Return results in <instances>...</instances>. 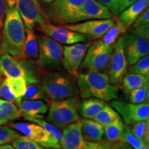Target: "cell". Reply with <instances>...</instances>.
I'll list each match as a JSON object with an SVG mask.
<instances>
[{
    "label": "cell",
    "instance_id": "obj_1",
    "mask_svg": "<svg viewBox=\"0 0 149 149\" xmlns=\"http://www.w3.org/2000/svg\"><path fill=\"white\" fill-rule=\"evenodd\" d=\"M77 87L82 99L97 98L111 101L118 98V88L112 84L104 72H86L77 74Z\"/></svg>",
    "mask_w": 149,
    "mask_h": 149
},
{
    "label": "cell",
    "instance_id": "obj_2",
    "mask_svg": "<svg viewBox=\"0 0 149 149\" xmlns=\"http://www.w3.org/2000/svg\"><path fill=\"white\" fill-rule=\"evenodd\" d=\"M26 39V29L16 8H8L1 32V52L17 59Z\"/></svg>",
    "mask_w": 149,
    "mask_h": 149
},
{
    "label": "cell",
    "instance_id": "obj_3",
    "mask_svg": "<svg viewBox=\"0 0 149 149\" xmlns=\"http://www.w3.org/2000/svg\"><path fill=\"white\" fill-rule=\"evenodd\" d=\"M49 101H59L76 97L79 94L77 85L66 74L52 72L43 77L40 82Z\"/></svg>",
    "mask_w": 149,
    "mask_h": 149
},
{
    "label": "cell",
    "instance_id": "obj_4",
    "mask_svg": "<svg viewBox=\"0 0 149 149\" xmlns=\"http://www.w3.org/2000/svg\"><path fill=\"white\" fill-rule=\"evenodd\" d=\"M124 51L129 65L149 53V24L133 28L124 35Z\"/></svg>",
    "mask_w": 149,
    "mask_h": 149
},
{
    "label": "cell",
    "instance_id": "obj_5",
    "mask_svg": "<svg viewBox=\"0 0 149 149\" xmlns=\"http://www.w3.org/2000/svg\"><path fill=\"white\" fill-rule=\"evenodd\" d=\"M78 104L79 100L76 97L53 102L48 110V122L59 128L77 122L80 120Z\"/></svg>",
    "mask_w": 149,
    "mask_h": 149
},
{
    "label": "cell",
    "instance_id": "obj_6",
    "mask_svg": "<svg viewBox=\"0 0 149 149\" xmlns=\"http://www.w3.org/2000/svg\"><path fill=\"white\" fill-rule=\"evenodd\" d=\"M114 46L107 47L101 41L97 40L88 48L81 64L86 72H104L109 70Z\"/></svg>",
    "mask_w": 149,
    "mask_h": 149
},
{
    "label": "cell",
    "instance_id": "obj_7",
    "mask_svg": "<svg viewBox=\"0 0 149 149\" xmlns=\"http://www.w3.org/2000/svg\"><path fill=\"white\" fill-rule=\"evenodd\" d=\"M39 62L47 69L58 68L62 64L64 47L60 43L45 35H39Z\"/></svg>",
    "mask_w": 149,
    "mask_h": 149
},
{
    "label": "cell",
    "instance_id": "obj_8",
    "mask_svg": "<svg viewBox=\"0 0 149 149\" xmlns=\"http://www.w3.org/2000/svg\"><path fill=\"white\" fill-rule=\"evenodd\" d=\"M84 1L85 0H54L48 6L47 15L50 21L55 24H70Z\"/></svg>",
    "mask_w": 149,
    "mask_h": 149
},
{
    "label": "cell",
    "instance_id": "obj_9",
    "mask_svg": "<svg viewBox=\"0 0 149 149\" xmlns=\"http://www.w3.org/2000/svg\"><path fill=\"white\" fill-rule=\"evenodd\" d=\"M10 126L44 148H61L58 141L39 124L33 122H17L10 123Z\"/></svg>",
    "mask_w": 149,
    "mask_h": 149
},
{
    "label": "cell",
    "instance_id": "obj_10",
    "mask_svg": "<svg viewBox=\"0 0 149 149\" xmlns=\"http://www.w3.org/2000/svg\"><path fill=\"white\" fill-rule=\"evenodd\" d=\"M124 123L128 126H132L142 120H149L148 102L141 104H133L122 100H113L111 103Z\"/></svg>",
    "mask_w": 149,
    "mask_h": 149
},
{
    "label": "cell",
    "instance_id": "obj_11",
    "mask_svg": "<svg viewBox=\"0 0 149 149\" xmlns=\"http://www.w3.org/2000/svg\"><path fill=\"white\" fill-rule=\"evenodd\" d=\"M117 19H91L75 24L61 25L66 29L84 35L88 40H95L102 38L107 31L115 23Z\"/></svg>",
    "mask_w": 149,
    "mask_h": 149
},
{
    "label": "cell",
    "instance_id": "obj_12",
    "mask_svg": "<svg viewBox=\"0 0 149 149\" xmlns=\"http://www.w3.org/2000/svg\"><path fill=\"white\" fill-rule=\"evenodd\" d=\"M16 8L26 29H33L35 24L51 22L38 0H18Z\"/></svg>",
    "mask_w": 149,
    "mask_h": 149
},
{
    "label": "cell",
    "instance_id": "obj_13",
    "mask_svg": "<svg viewBox=\"0 0 149 149\" xmlns=\"http://www.w3.org/2000/svg\"><path fill=\"white\" fill-rule=\"evenodd\" d=\"M92 44V42L88 41L64 46L62 65L64 69L70 74L77 75L86 53Z\"/></svg>",
    "mask_w": 149,
    "mask_h": 149
},
{
    "label": "cell",
    "instance_id": "obj_14",
    "mask_svg": "<svg viewBox=\"0 0 149 149\" xmlns=\"http://www.w3.org/2000/svg\"><path fill=\"white\" fill-rule=\"evenodd\" d=\"M39 29L43 34L50 37L60 44L71 45L79 42H86L88 39L84 35L70 31L63 26H57L51 22L39 24Z\"/></svg>",
    "mask_w": 149,
    "mask_h": 149
},
{
    "label": "cell",
    "instance_id": "obj_15",
    "mask_svg": "<svg viewBox=\"0 0 149 149\" xmlns=\"http://www.w3.org/2000/svg\"><path fill=\"white\" fill-rule=\"evenodd\" d=\"M124 37L121 36L114 45L113 55L109 67V81L112 84L116 85L120 82L128 70V61L124 51Z\"/></svg>",
    "mask_w": 149,
    "mask_h": 149
},
{
    "label": "cell",
    "instance_id": "obj_16",
    "mask_svg": "<svg viewBox=\"0 0 149 149\" xmlns=\"http://www.w3.org/2000/svg\"><path fill=\"white\" fill-rule=\"evenodd\" d=\"M117 17L106 6L97 0H85L82 6L72 19L71 24L91 19H107Z\"/></svg>",
    "mask_w": 149,
    "mask_h": 149
},
{
    "label": "cell",
    "instance_id": "obj_17",
    "mask_svg": "<svg viewBox=\"0 0 149 149\" xmlns=\"http://www.w3.org/2000/svg\"><path fill=\"white\" fill-rule=\"evenodd\" d=\"M85 141L81 132V120H79L63 128L61 142L62 149H81Z\"/></svg>",
    "mask_w": 149,
    "mask_h": 149
},
{
    "label": "cell",
    "instance_id": "obj_18",
    "mask_svg": "<svg viewBox=\"0 0 149 149\" xmlns=\"http://www.w3.org/2000/svg\"><path fill=\"white\" fill-rule=\"evenodd\" d=\"M28 68L23 61L8 53H2L0 55V73L6 77H24L27 76Z\"/></svg>",
    "mask_w": 149,
    "mask_h": 149
},
{
    "label": "cell",
    "instance_id": "obj_19",
    "mask_svg": "<svg viewBox=\"0 0 149 149\" xmlns=\"http://www.w3.org/2000/svg\"><path fill=\"white\" fill-rule=\"evenodd\" d=\"M18 107L22 116L26 119H42L48 111L47 104L42 100H22Z\"/></svg>",
    "mask_w": 149,
    "mask_h": 149
},
{
    "label": "cell",
    "instance_id": "obj_20",
    "mask_svg": "<svg viewBox=\"0 0 149 149\" xmlns=\"http://www.w3.org/2000/svg\"><path fill=\"white\" fill-rule=\"evenodd\" d=\"M81 132L84 138L87 141L98 142L104 140V126L94 120H81Z\"/></svg>",
    "mask_w": 149,
    "mask_h": 149
},
{
    "label": "cell",
    "instance_id": "obj_21",
    "mask_svg": "<svg viewBox=\"0 0 149 149\" xmlns=\"http://www.w3.org/2000/svg\"><path fill=\"white\" fill-rule=\"evenodd\" d=\"M39 57V46L37 38L33 29H26V39L18 59L31 60Z\"/></svg>",
    "mask_w": 149,
    "mask_h": 149
},
{
    "label": "cell",
    "instance_id": "obj_22",
    "mask_svg": "<svg viewBox=\"0 0 149 149\" xmlns=\"http://www.w3.org/2000/svg\"><path fill=\"white\" fill-rule=\"evenodd\" d=\"M149 0H138L119 15V19L129 28L141 13L148 7Z\"/></svg>",
    "mask_w": 149,
    "mask_h": 149
},
{
    "label": "cell",
    "instance_id": "obj_23",
    "mask_svg": "<svg viewBox=\"0 0 149 149\" xmlns=\"http://www.w3.org/2000/svg\"><path fill=\"white\" fill-rule=\"evenodd\" d=\"M105 102L97 98H86L78 104V111L85 119L93 120L99 111L106 106Z\"/></svg>",
    "mask_w": 149,
    "mask_h": 149
},
{
    "label": "cell",
    "instance_id": "obj_24",
    "mask_svg": "<svg viewBox=\"0 0 149 149\" xmlns=\"http://www.w3.org/2000/svg\"><path fill=\"white\" fill-rule=\"evenodd\" d=\"M149 76L142 74L128 73L120 81V88L125 94L135 89L148 85Z\"/></svg>",
    "mask_w": 149,
    "mask_h": 149
},
{
    "label": "cell",
    "instance_id": "obj_25",
    "mask_svg": "<svg viewBox=\"0 0 149 149\" xmlns=\"http://www.w3.org/2000/svg\"><path fill=\"white\" fill-rule=\"evenodd\" d=\"M128 29L127 26L117 18L115 23L102 37L100 41L107 47L114 46L117 40L126 33Z\"/></svg>",
    "mask_w": 149,
    "mask_h": 149
},
{
    "label": "cell",
    "instance_id": "obj_26",
    "mask_svg": "<svg viewBox=\"0 0 149 149\" xmlns=\"http://www.w3.org/2000/svg\"><path fill=\"white\" fill-rule=\"evenodd\" d=\"M22 117L15 104L0 98V125L7 124Z\"/></svg>",
    "mask_w": 149,
    "mask_h": 149
},
{
    "label": "cell",
    "instance_id": "obj_27",
    "mask_svg": "<svg viewBox=\"0 0 149 149\" xmlns=\"http://www.w3.org/2000/svg\"><path fill=\"white\" fill-rule=\"evenodd\" d=\"M124 123L121 117L109 125L104 126V135H106L107 141L111 144L121 141L124 130Z\"/></svg>",
    "mask_w": 149,
    "mask_h": 149
},
{
    "label": "cell",
    "instance_id": "obj_28",
    "mask_svg": "<svg viewBox=\"0 0 149 149\" xmlns=\"http://www.w3.org/2000/svg\"><path fill=\"white\" fill-rule=\"evenodd\" d=\"M6 79L10 91L20 103L26 89V80L24 77H6Z\"/></svg>",
    "mask_w": 149,
    "mask_h": 149
},
{
    "label": "cell",
    "instance_id": "obj_29",
    "mask_svg": "<svg viewBox=\"0 0 149 149\" xmlns=\"http://www.w3.org/2000/svg\"><path fill=\"white\" fill-rule=\"evenodd\" d=\"M120 117L118 113L111 106L107 104L104 108L99 111V113L93 118V120L102 126H106L111 124Z\"/></svg>",
    "mask_w": 149,
    "mask_h": 149
},
{
    "label": "cell",
    "instance_id": "obj_30",
    "mask_svg": "<svg viewBox=\"0 0 149 149\" xmlns=\"http://www.w3.org/2000/svg\"><path fill=\"white\" fill-rule=\"evenodd\" d=\"M24 98L28 100H44V102H49L42 86L38 81L27 84Z\"/></svg>",
    "mask_w": 149,
    "mask_h": 149
},
{
    "label": "cell",
    "instance_id": "obj_31",
    "mask_svg": "<svg viewBox=\"0 0 149 149\" xmlns=\"http://www.w3.org/2000/svg\"><path fill=\"white\" fill-rule=\"evenodd\" d=\"M132 126L130 129L133 135L139 140L149 144V120L140 121Z\"/></svg>",
    "mask_w": 149,
    "mask_h": 149
},
{
    "label": "cell",
    "instance_id": "obj_32",
    "mask_svg": "<svg viewBox=\"0 0 149 149\" xmlns=\"http://www.w3.org/2000/svg\"><path fill=\"white\" fill-rule=\"evenodd\" d=\"M148 86L149 85H146L145 86L135 89V90L126 93V95L129 102L133 104H141L148 102Z\"/></svg>",
    "mask_w": 149,
    "mask_h": 149
},
{
    "label": "cell",
    "instance_id": "obj_33",
    "mask_svg": "<svg viewBox=\"0 0 149 149\" xmlns=\"http://www.w3.org/2000/svg\"><path fill=\"white\" fill-rule=\"evenodd\" d=\"M26 120L31 122L39 124V125H40L42 127L44 128L46 131H48V133L51 134L52 136H53V137L58 141V142L61 146V139H62V132L59 129V128H57V126L52 124L51 123L48 122L47 121L43 120L42 119L28 118Z\"/></svg>",
    "mask_w": 149,
    "mask_h": 149
},
{
    "label": "cell",
    "instance_id": "obj_34",
    "mask_svg": "<svg viewBox=\"0 0 149 149\" xmlns=\"http://www.w3.org/2000/svg\"><path fill=\"white\" fill-rule=\"evenodd\" d=\"M128 73H134L149 76V56L141 57L128 68Z\"/></svg>",
    "mask_w": 149,
    "mask_h": 149
},
{
    "label": "cell",
    "instance_id": "obj_35",
    "mask_svg": "<svg viewBox=\"0 0 149 149\" xmlns=\"http://www.w3.org/2000/svg\"><path fill=\"white\" fill-rule=\"evenodd\" d=\"M12 144L16 149H45L26 136L19 135L12 141Z\"/></svg>",
    "mask_w": 149,
    "mask_h": 149
},
{
    "label": "cell",
    "instance_id": "obj_36",
    "mask_svg": "<svg viewBox=\"0 0 149 149\" xmlns=\"http://www.w3.org/2000/svg\"><path fill=\"white\" fill-rule=\"evenodd\" d=\"M0 98L6 101L13 102L17 105L19 104L17 99L10 91L6 79V77L1 73H0Z\"/></svg>",
    "mask_w": 149,
    "mask_h": 149
},
{
    "label": "cell",
    "instance_id": "obj_37",
    "mask_svg": "<svg viewBox=\"0 0 149 149\" xmlns=\"http://www.w3.org/2000/svg\"><path fill=\"white\" fill-rule=\"evenodd\" d=\"M120 141L127 143L133 149L137 148L143 143L142 141L139 140L133 135L129 126L126 125V124L124 125V130H123L122 139H121Z\"/></svg>",
    "mask_w": 149,
    "mask_h": 149
},
{
    "label": "cell",
    "instance_id": "obj_38",
    "mask_svg": "<svg viewBox=\"0 0 149 149\" xmlns=\"http://www.w3.org/2000/svg\"><path fill=\"white\" fill-rule=\"evenodd\" d=\"M19 135L17 132L6 126L0 125V146L12 142Z\"/></svg>",
    "mask_w": 149,
    "mask_h": 149
},
{
    "label": "cell",
    "instance_id": "obj_39",
    "mask_svg": "<svg viewBox=\"0 0 149 149\" xmlns=\"http://www.w3.org/2000/svg\"><path fill=\"white\" fill-rule=\"evenodd\" d=\"M113 144L107 141L93 142V141H85L84 146L81 149H111Z\"/></svg>",
    "mask_w": 149,
    "mask_h": 149
},
{
    "label": "cell",
    "instance_id": "obj_40",
    "mask_svg": "<svg viewBox=\"0 0 149 149\" xmlns=\"http://www.w3.org/2000/svg\"><path fill=\"white\" fill-rule=\"evenodd\" d=\"M97 1L106 6L115 16L117 17L120 14V7L117 0H97Z\"/></svg>",
    "mask_w": 149,
    "mask_h": 149
},
{
    "label": "cell",
    "instance_id": "obj_41",
    "mask_svg": "<svg viewBox=\"0 0 149 149\" xmlns=\"http://www.w3.org/2000/svg\"><path fill=\"white\" fill-rule=\"evenodd\" d=\"M149 24V8L148 7L141 13L140 15L137 18L133 23V27L140 26L142 25H146Z\"/></svg>",
    "mask_w": 149,
    "mask_h": 149
},
{
    "label": "cell",
    "instance_id": "obj_42",
    "mask_svg": "<svg viewBox=\"0 0 149 149\" xmlns=\"http://www.w3.org/2000/svg\"><path fill=\"white\" fill-rule=\"evenodd\" d=\"M8 5H7L6 0H0V37H1V33L2 32V29L4 22L6 13L8 9Z\"/></svg>",
    "mask_w": 149,
    "mask_h": 149
},
{
    "label": "cell",
    "instance_id": "obj_43",
    "mask_svg": "<svg viewBox=\"0 0 149 149\" xmlns=\"http://www.w3.org/2000/svg\"><path fill=\"white\" fill-rule=\"evenodd\" d=\"M137 1H138V0H117L119 7H120V13L123 10H125L128 6H130V5H132Z\"/></svg>",
    "mask_w": 149,
    "mask_h": 149
},
{
    "label": "cell",
    "instance_id": "obj_44",
    "mask_svg": "<svg viewBox=\"0 0 149 149\" xmlns=\"http://www.w3.org/2000/svg\"><path fill=\"white\" fill-rule=\"evenodd\" d=\"M112 149H133L127 143L123 141H118L112 145Z\"/></svg>",
    "mask_w": 149,
    "mask_h": 149
},
{
    "label": "cell",
    "instance_id": "obj_45",
    "mask_svg": "<svg viewBox=\"0 0 149 149\" xmlns=\"http://www.w3.org/2000/svg\"><path fill=\"white\" fill-rule=\"evenodd\" d=\"M6 1L7 5H8L9 8H16V5L18 0H6Z\"/></svg>",
    "mask_w": 149,
    "mask_h": 149
},
{
    "label": "cell",
    "instance_id": "obj_46",
    "mask_svg": "<svg viewBox=\"0 0 149 149\" xmlns=\"http://www.w3.org/2000/svg\"><path fill=\"white\" fill-rule=\"evenodd\" d=\"M0 149H16V148L13 146H11V145L4 144V145H2V146H0Z\"/></svg>",
    "mask_w": 149,
    "mask_h": 149
},
{
    "label": "cell",
    "instance_id": "obj_47",
    "mask_svg": "<svg viewBox=\"0 0 149 149\" xmlns=\"http://www.w3.org/2000/svg\"><path fill=\"white\" fill-rule=\"evenodd\" d=\"M136 149H149V144H147L146 143L143 142L140 146Z\"/></svg>",
    "mask_w": 149,
    "mask_h": 149
},
{
    "label": "cell",
    "instance_id": "obj_48",
    "mask_svg": "<svg viewBox=\"0 0 149 149\" xmlns=\"http://www.w3.org/2000/svg\"><path fill=\"white\" fill-rule=\"evenodd\" d=\"M41 1H44V2L45 3H51L52 1H53L54 0H41Z\"/></svg>",
    "mask_w": 149,
    "mask_h": 149
},
{
    "label": "cell",
    "instance_id": "obj_49",
    "mask_svg": "<svg viewBox=\"0 0 149 149\" xmlns=\"http://www.w3.org/2000/svg\"><path fill=\"white\" fill-rule=\"evenodd\" d=\"M59 149H62V148H59Z\"/></svg>",
    "mask_w": 149,
    "mask_h": 149
},
{
    "label": "cell",
    "instance_id": "obj_50",
    "mask_svg": "<svg viewBox=\"0 0 149 149\" xmlns=\"http://www.w3.org/2000/svg\"><path fill=\"white\" fill-rule=\"evenodd\" d=\"M112 147V146H111ZM111 149H112V148H111Z\"/></svg>",
    "mask_w": 149,
    "mask_h": 149
}]
</instances>
